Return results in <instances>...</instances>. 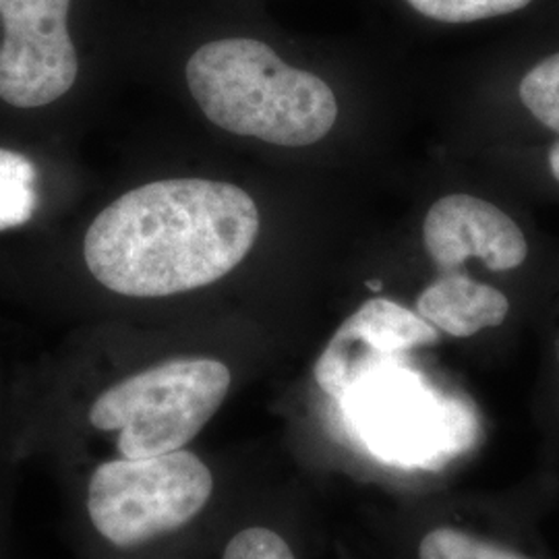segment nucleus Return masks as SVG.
<instances>
[{"label": "nucleus", "mask_w": 559, "mask_h": 559, "mask_svg": "<svg viewBox=\"0 0 559 559\" xmlns=\"http://www.w3.org/2000/svg\"><path fill=\"white\" fill-rule=\"evenodd\" d=\"M233 385L210 357L168 359L108 385L87 411L94 431L112 436L119 459H152L189 448L216 417Z\"/></svg>", "instance_id": "nucleus-3"}, {"label": "nucleus", "mask_w": 559, "mask_h": 559, "mask_svg": "<svg viewBox=\"0 0 559 559\" xmlns=\"http://www.w3.org/2000/svg\"><path fill=\"white\" fill-rule=\"evenodd\" d=\"M258 235V203L240 187L156 180L102 210L87 228L83 255L104 288L133 299H162L230 274Z\"/></svg>", "instance_id": "nucleus-1"}, {"label": "nucleus", "mask_w": 559, "mask_h": 559, "mask_svg": "<svg viewBox=\"0 0 559 559\" xmlns=\"http://www.w3.org/2000/svg\"><path fill=\"white\" fill-rule=\"evenodd\" d=\"M419 559H531L516 549L503 547L496 540L460 531L454 526H438L419 543Z\"/></svg>", "instance_id": "nucleus-10"}, {"label": "nucleus", "mask_w": 559, "mask_h": 559, "mask_svg": "<svg viewBox=\"0 0 559 559\" xmlns=\"http://www.w3.org/2000/svg\"><path fill=\"white\" fill-rule=\"evenodd\" d=\"M423 242L443 272L479 260L491 272H510L528 258L519 224L498 205L466 193L436 201L423 222Z\"/></svg>", "instance_id": "nucleus-7"}, {"label": "nucleus", "mask_w": 559, "mask_h": 559, "mask_svg": "<svg viewBox=\"0 0 559 559\" xmlns=\"http://www.w3.org/2000/svg\"><path fill=\"white\" fill-rule=\"evenodd\" d=\"M185 75L201 112L240 138L305 147L323 140L338 119L332 87L286 64L265 41H207L191 55Z\"/></svg>", "instance_id": "nucleus-2"}, {"label": "nucleus", "mask_w": 559, "mask_h": 559, "mask_svg": "<svg viewBox=\"0 0 559 559\" xmlns=\"http://www.w3.org/2000/svg\"><path fill=\"white\" fill-rule=\"evenodd\" d=\"M15 460V454L11 450V443L0 436V543H2V526H4V516H7V477H9V466Z\"/></svg>", "instance_id": "nucleus-14"}, {"label": "nucleus", "mask_w": 559, "mask_h": 559, "mask_svg": "<svg viewBox=\"0 0 559 559\" xmlns=\"http://www.w3.org/2000/svg\"><path fill=\"white\" fill-rule=\"evenodd\" d=\"M417 313L438 332L452 338H471L487 328L501 325L510 313V300L491 284L448 272L420 293Z\"/></svg>", "instance_id": "nucleus-8"}, {"label": "nucleus", "mask_w": 559, "mask_h": 559, "mask_svg": "<svg viewBox=\"0 0 559 559\" xmlns=\"http://www.w3.org/2000/svg\"><path fill=\"white\" fill-rule=\"evenodd\" d=\"M38 170L27 156L0 147V233L29 222L38 207Z\"/></svg>", "instance_id": "nucleus-9"}, {"label": "nucleus", "mask_w": 559, "mask_h": 559, "mask_svg": "<svg viewBox=\"0 0 559 559\" xmlns=\"http://www.w3.org/2000/svg\"><path fill=\"white\" fill-rule=\"evenodd\" d=\"M214 491L210 464L182 448L152 459L102 460L87 475L83 506L104 543L133 551L193 524Z\"/></svg>", "instance_id": "nucleus-4"}, {"label": "nucleus", "mask_w": 559, "mask_h": 559, "mask_svg": "<svg viewBox=\"0 0 559 559\" xmlns=\"http://www.w3.org/2000/svg\"><path fill=\"white\" fill-rule=\"evenodd\" d=\"M519 94L526 110L559 135V52L537 62L522 78Z\"/></svg>", "instance_id": "nucleus-11"}, {"label": "nucleus", "mask_w": 559, "mask_h": 559, "mask_svg": "<svg viewBox=\"0 0 559 559\" xmlns=\"http://www.w3.org/2000/svg\"><path fill=\"white\" fill-rule=\"evenodd\" d=\"M71 0H0V98L15 108H38L62 98L80 64L67 17Z\"/></svg>", "instance_id": "nucleus-5"}, {"label": "nucleus", "mask_w": 559, "mask_h": 559, "mask_svg": "<svg viewBox=\"0 0 559 559\" xmlns=\"http://www.w3.org/2000/svg\"><path fill=\"white\" fill-rule=\"evenodd\" d=\"M547 158H549V170H551V175H554V179L559 182V140L549 147V154H547Z\"/></svg>", "instance_id": "nucleus-15"}, {"label": "nucleus", "mask_w": 559, "mask_h": 559, "mask_svg": "<svg viewBox=\"0 0 559 559\" xmlns=\"http://www.w3.org/2000/svg\"><path fill=\"white\" fill-rule=\"evenodd\" d=\"M417 13L441 23H473L510 15L533 0H406Z\"/></svg>", "instance_id": "nucleus-12"}, {"label": "nucleus", "mask_w": 559, "mask_h": 559, "mask_svg": "<svg viewBox=\"0 0 559 559\" xmlns=\"http://www.w3.org/2000/svg\"><path fill=\"white\" fill-rule=\"evenodd\" d=\"M438 340L440 332L417 311L396 300L376 297L365 300L340 323L316 362L313 376L328 396L344 399L383 360L420 346H433Z\"/></svg>", "instance_id": "nucleus-6"}, {"label": "nucleus", "mask_w": 559, "mask_h": 559, "mask_svg": "<svg viewBox=\"0 0 559 559\" xmlns=\"http://www.w3.org/2000/svg\"><path fill=\"white\" fill-rule=\"evenodd\" d=\"M221 559H299L288 539L272 526L251 524L239 528L222 551Z\"/></svg>", "instance_id": "nucleus-13"}]
</instances>
